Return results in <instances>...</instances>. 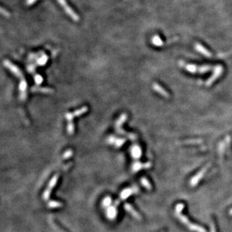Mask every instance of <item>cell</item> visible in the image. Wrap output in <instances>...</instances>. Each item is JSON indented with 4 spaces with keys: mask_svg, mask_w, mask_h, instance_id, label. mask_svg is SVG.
<instances>
[{
    "mask_svg": "<svg viewBox=\"0 0 232 232\" xmlns=\"http://www.w3.org/2000/svg\"><path fill=\"white\" fill-rule=\"evenodd\" d=\"M183 207H184V206H183V204H178L177 206V208H176L177 209V210H176V211H177V215L179 217V219H180L181 221L184 223L185 225H187L190 230L194 231L196 232H207L206 230L203 229V228H201V227L198 226V225H194V224H192L191 222H189L188 219H187L186 216H184V215L181 214V211H182Z\"/></svg>",
    "mask_w": 232,
    "mask_h": 232,
    "instance_id": "1",
    "label": "cell"
},
{
    "mask_svg": "<svg viewBox=\"0 0 232 232\" xmlns=\"http://www.w3.org/2000/svg\"><path fill=\"white\" fill-rule=\"evenodd\" d=\"M4 65H5V66L7 67L8 69H10L12 73H14V74H16L17 76H19V77H21V76H22V74H21L20 71L19 70V68H17V67L15 66L14 65L11 64L8 60L4 61Z\"/></svg>",
    "mask_w": 232,
    "mask_h": 232,
    "instance_id": "2",
    "label": "cell"
},
{
    "mask_svg": "<svg viewBox=\"0 0 232 232\" xmlns=\"http://www.w3.org/2000/svg\"><path fill=\"white\" fill-rule=\"evenodd\" d=\"M87 110H88L87 107H83L82 108L80 109V110L76 111L75 112H74L73 114H72V113H68V114H67L65 115V117H66L68 120H72V119H73L74 116L83 114H84L85 112H87Z\"/></svg>",
    "mask_w": 232,
    "mask_h": 232,
    "instance_id": "3",
    "label": "cell"
},
{
    "mask_svg": "<svg viewBox=\"0 0 232 232\" xmlns=\"http://www.w3.org/2000/svg\"><path fill=\"white\" fill-rule=\"evenodd\" d=\"M26 87L27 84L25 80H22L21 83L20 84V98L21 99H25L26 98Z\"/></svg>",
    "mask_w": 232,
    "mask_h": 232,
    "instance_id": "4",
    "label": "cell"
},
{
    "mask_svg": "<svg viewBox=\"0 0 232 232\" xmlns=\"http://www.w3.org/2000/svg\"><path fill=\"white\" fill-rule=\"evenodd\" d=\"M207 167H208V165L207 166V167H205V168H203V169L201 171V172H200V173H199L198 175H196V176H195V177L192 179V181H191V185H192V186H194L195 184H196V183H197L198 182L199 180H200V179L203 177L204 173L207 171V168H208Z\"/></svg>",
    "mask_w": 232,
    "mask_h": 232,
    "instance_id": "5",
    "label": "cell"
},
{
    "mask_svg": "<svg viewBox=\"0 0 232 232\" xmlns=\"http://www.w3.org/2000/svg\"><path fill=\"white\" fill-rule=\"evenodd\" d=\"M153 88L155 89V90L156 91V92H160L161 94L167 95V92H166L165 90H163V89L161 88V87H159V86H158V84H156V83H155V84L153 85Z\"/></svg>",
    "mask_w": 232,
    "mask_h": 232,
    "instance_id": "6",
    "label": "cell"
},
{
    "mask_svg": "<svg viewBox=\"0 0 232 232\" xmlns=\"http://www.w3.org/2000/svg\"><path fill=\"white\" fill-rule=\"evenodd\" d=\"M35 82H36V83H41V81H43V79H42V77H41V76H39V75H38L37 76V77H35Z\"/></svg>",
    "mask_w": 232,
    "mask_h": 232,
    "instance_id": "7",
    "label": "cell"
},
{
    "mask_svg": "<svg viewBox=\"0 0 232 232\" xmlns=\"http://www.w3.org/2000/svg\"><path fill=\"white\" fill-rule=\"evenodd\" d=\"M230 214H232V209H231V210L230 211Z\"/></svg>",
    "mask_w": 232,
    "mask_h": 232,
    "instance_id": "8",
    "label": "cell"
}]
</instances>
